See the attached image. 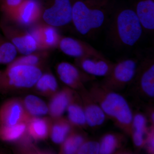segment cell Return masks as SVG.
I'll use <instances>...</instances> for the list:
<instances>
[{
  "label": "cell",
  "instance_id": "1",
  "mask_svg": "<svg viewBox=\"0 0 154 154\" xmlns=\"http://www.w3.org/2000/svg\"><path fill=\"white\" fill-rule=\"evenodd\" d=\"M72 22L80 35L91 38L107 26L113 0H72Z\"/></svg>",
  "mask_w": 154,
  "mask_h": 154
},
{
  "label": "cell",
  "instance_id": "2",
  "mask_svg": "<svg viewBox=\"0 0 154 154\" xmlns=\"http://www.w3.org/2000/svg\"><path fill=\"white\" fill-rule=\"evenodd\" d=\"M107 26L108 40L117 48L134 46L144 33L132 7L115 8Z\"/></svg>",
  "mask_w": 154,
  "mask_h": 154
},
{
  "label": "cell",
  "instance_id": "3",
  "mask_svg": "<svg viewBox=\"0 0 154 154\" xmlns=\"http://www.w3.org/2000/svg\"><path fill=\"white\" fill-rule=\"evenodd\" d=\"M88 90L107 118L112 120L124 134L131 137L133 112L124 96L105 88L100 83H94Z\"/></svg>",
  "mask_w": 154,
  "mask_h": 154
},
{
  "label": "cell",
  "instance_id": "4",
  "mask_svg": "<svg viewBox=\"0 0 154 154\" xmlns=\"http://www.w3.org/2000/svg\"><path fill=\"white\" fill-rule=\"evenodd\" d=\"M42 75L38 66L10 64L0 77V91L12 88H32Z\"/></svg>",
  "mask_w": 154,
  "mask_h": 154
},
{
  "label": "cell",
  "instance_id": "5",
  "mask_svg": "<svg viewBox=\"0 0 154 154\" xmlns=\"http://www.w3.org/2000/svg\"><path fill=\"white\" fill-rule=\"evenodd\" d=\"M140 59L127 58L114 63L111 71L100 84L116 92L122 91L134 79Z\"/></svg>",
  "mask_w": 154,
  "mask_h": 154
},
{
  "label": "cell",
  "instance_id": "6",
  "mask_svg": "<svg viewBox=\"0 0 154 154\" xmlns=\"http://www.w3.org/2000/svg\"><path fill=\"white\" fill-rule=\"evenodd\" d=\"M135 83L139 93L146 99L154 98V58L152 54L140 58L135 76Z\"/></svg>",
  "mask_w": 154,
  "mask_h": 154
},
{
  "label": "cell",
  "instance_id": "7",
  "mask_svg": "<svg viewBox=\"0 0 154 154\" xmlns=\"http://www.w3.org/2000/svg\"><path fill=\"white\" fill-rule=\"evenodd\" d=\"M48 4L42 13V19L46 24L60 28L72 22V0H49Z\"/></svg>",
  "mask_w": 154,
  "mask_h": 154
},
{
  "label": "cell",
  "instance_id": "8",
  "mask_svg": "<svg viewBox=\"0 0 154 154\" xmlns=\"http://www.w3.org/2000/svg\"><path fill=\"white\" fill-rule=\"evenodd\" d=\"M57 72L63 83L76 91L85 88L86 83L96 79V77L86 73L75 65L66 62L58 65Z\"/></svg>",
  "mask_w": 154,
  "mask_h": 154
},
{
  "label": "cell",
  "instance_id": "9",
  "mask_svg": "<svg viewBox=\"0 0 154 154\" xmlns=\"http://www.w3.org/2000/svg\"><path fill=\"white\" fill-rule=\"evenodd\" d=\"M77 92L82 101L87 126L92 128L101 126L105 123L107 117L100 105L85 88Z\"/></svg>",
  "mask_w": 154,
  "mask_h": 154
},
{
  "label": "cell",
  "instance_id": "10",
  "mask_svg": "<svg viewBox=\"0 0 154 154\" xmlns=\"http://www.w3.org/2000/svg\"><path fill=\"white\" fill-rule=\"evenodd\" d=\"M58 46L62 52L75 58L87 57H106L102 53L87 42L71 37L61 38Z\"/></svg>",
  "mask_w": 154,
  "mask_h": 154
},
{
  "label": "cell",
  "instance_id": "11",
  "mask_svg": "<svg viewBox=\"0 0 154 154\" xmlns=\"http://www.w3.org/2000/svg\"><path fill=\"white\" fill-rule=\"evenodd\" d=\"M25 110L23 103L17 99L5 102L0 108V126H11L31 117Z\"/></svg>",
  "mask_w": 154,
  "mask_h": 154
},
{
  "label": "cell",
  "instance_id": "12",
  "mask_svg": "<svg viewBox=\"0 0 154 154\" xmlns=\"http://www.w3.org/2000/svg\"><path fill=\"white\" fill-rule=\"evenodd\" d=\"M75 65L86 73L94 77H106L113 68V64L106 57H87L76 58Z\"/></svg>",
  "mask_w": 154,
  "mask_h": 154
},
{
  "label": "cell",
  "instance_id": "13",
  "mask_svg": "<svg viewBox=\"0 0 154 154\" xmlns=\"http://www.w3.org/2000/svg\"><path fill=\"white\" fill-rule=\"evenodd\" d=\"M99 154H128L131 152L125 148L127 138L125 134L108 132L102 136L99 141Z\"/></svg>",
  "mask_w": 154,
  "mask_h": 154
},
{
  "label": "cell",
  "instance_id": "14",
  "mask_svg": "<svg viewBox=\"0 0 154 154\" xmlns=\"http://www.w3.org/2000/svg\"><path fill=\"white\" fill-rule=\"evenodd\" d=\"M133 8L140 22L144 33L154 31V0H134Z\"/></svg>",
  "mask_w": 154,
  "mask_h": 154
},
{
  "label": "cell",
  "instance_id": "15",
  "mask_svg": "<svg viewBox=\"0 0 154 154\" xmlns=\"http://www.w3.org/2000/svg\"><path fill=\"white\" fill-rule=\"evenodd\" d=\"M75 91L66 87L52 96L48 105V113L53 119L62 116L72 98Z\"/></svg>",
  "mask_w": 154,
  "mask_h": 154
},
{
  "label": "cell",
  "instance_id": "16",
  "mask_svg": "<svg viewBox=\"0 0 154 154\" xmlns=\"http://www.w3.org/2000/svg\"><path fill=\"white\" fill-rule=\"evenodd\" d=\"M41 5L37 0H25L9 16L15 14L16 18L22 25H31L38 19Z\"/></svg>",
  "mask_w": 154,
  "mask_h": 154
},
{
  "label": "cell",
  "instance_id": "17",
  "mask_svg": "<svg viewBox=\"0 0 154 154\" xmlns=\"http://www.w3.org/2000/svg\"><path fill=\"white\" fill-rule=\"evenodd\" d=\"M147 119L146 115L140 112L133 113L131 137L136 148H143L146 135L148 131Z\"/></svg>",
  "mask_w": 154,
  "mask_h": 154
},
{
  "label": "cell",
  "instance_id": "18",
  "mask_svg": "<svg viewBox=\"0 0 154 154\" xmlns=\"http://www.w3.org/2000/svg\"><path fill=\"white\" fill-rule=\"evenodd\" d=\"M66 111L67 119L73 127L85 128L88 127L82 101L77 91H75Z\"/></svg>",
  "mask_w": 154,
  "mask_h": 154
},
{
  "label": "cell",
  "instance_id": "19",
  "mask_svg": "<svg viewBox=\"0 0 154 154\" xmlns=\"http://www.w3.org/2000/svg\"><path fill=\"white\" fill-rule=\"evenodd\" d=\"M4 35L15 45L17 51L23 55L33 54L38 48L37 41L31 33H18L15 35L7 33Z\"/></svg>",
  "mask_w": 154,
  "mask_h": 154
},
{
  "label": "cell",
  "instance_id": "20",
  "mask_svg": "<svg viewBox=\"0 0 154 154\" xmlns=\"http://www.w3.org/2000/svg\"><path fill=\"white\" fill-rule=\"evenodd\" d=\"M50 129V136L54 143L61 144L66 139L73 127L67 119L63 116L54 119Z\"/></svg>",
  "mask_w": 154,
  "mask_h": 154
},
{
  "label": "cell",
  "instance_id": "21",
  "mask_svg": "<svg viewBox=\"0 0 154 154\" xmlns=\"http://www.w3.org/2000/svg\"><path fill=\"white\" fill-rule=\"evenodd\" d=\"M51 125L45 119L31 117L27 122V132L35 140L44 139L49 135Z\"/></svg>",
  "mask_w": 154,
  "mask_h": 154
},
{
  "label": "cell",
  "instance_id": "22",
  "mask_svg": "<svg viewBox=\"0 0 154 154\" xmlns=\"http://www.w3.org/2000/svg\"><path fill=\"white\" fill-rule=\"evenodd\" d=\"M55 28L49 25L42 29L35 30L31 33L36 38L38 46L52 47L58 45L61 38Z\"/></svg>",
  "mask_w": 154,
  "mask_h": 154
},
{
  "label": "cell",
  "instance_id": "23",
  "mask_svg": "<svg viewBox=\"0 0 154 154\" xmlns=\"http://www.w3.org/2000/svg\"><path fill=\"white\" fill-rule=\"evenodd\" d=\"M23 104L26 112L31 117L42 116L48 113V107L46 103L35 95L26 96Z\"/></svg>",
  "mask_w": 154,
  "mask_h": 154
},
{
  "label": "cell",
  "instance_id": "24",
  "mask_svg": "<svg viewBox=\"0 0 154 154\" xmlns=\"http://www.w3.org/2000/svg\"><path fill=\"white\" fill-rule=\"evenodd\" d=\"M87 138L82 133L72 129L64 141L61 144L60 153L77 154L78 149Z\"/></svg>",
  "mask_w": 154,
  "mask_h": 154
},
{
  "label": "cell",
  "instance_id": "25",
  "mask_svg": "<svg viewBox=\"0 0 154 154\" xmlns=\"http://www.w3.org/2000/svg\"><path fill=\"white\" fill-rule=\"evenodd\" d=\"M27 122H22L11 126H0V138L14 142L22 138L27 132Z\"/></svg>",
  "mask_w": 154,
  "mask_h": 154
},
{
  "label": "cell",
  "instance_id": "26",
  "mask_svg": "<svg viewBox=\"0 0 154 154\" xmlns=\"http://www.w3.org/2000/svg\"><path fill=\"white\" fill-rule=\"evenodd\" d=\"M42 95L52 96L58 91V85L55 77L51 73L42 75L35 85Z\"/></svg>",
  "mask_w": 154,
  "mask_h": 154
},
{
  "label": "cell",
  "instance_id": "27",
  "mask_svg": "<svg viewBox=\"0 0 154 154\" xmlns=\"http://www.w3.org/2000/svg\"><path fill=\"white\" fill-rule=\"evenodd\" d=\"M17 54V50L11 42L0 34V64L12 63Z\"/></svg>",
  "mask_w": 154,
  "mask_h": 154
},
{
  "label": "cell",
  "instance_id": "28",
  "mask_svg": "<svg viewBox=\"0 0 154 154\" xmlns=\"http://www.w3.org/2000/svg\"><path fill=\"white\" fill-rule=\"evenodd\" d=\"M99 142L86 139L80 146L77 154H99Z\"/></svg>",
  "mask_w": 154,
  "mask_h": 154
},
{
  "label": "cell",
  "instance_id": "29",
  "mask_svg": "<svg viewBox=\"0 0 154 154\" xmlns=\"http://www.w3.org/2000/svg\"><path fill=\"white\" fill-rule=\"evenodd\" d=\"M25 0H1V9L7 17L17 9Z\"/></svg>",
  "mask_w": 154,
  "mask_h": 154
},
{
  "label": "cell",
  "instance_id": "30",
  "mask_svg": "<svg viewBox=\"0 0 154 154\" xmlns=\"http://www.w3.org/2000/svg\"><path fill=\"white\" fill-rule=\"evenodd\" d=\"M40 62V58L38 56L31 54L19 58L10 64L26 65L37 66Z\"/></svg>",
  "mask_w": 154,
  "mask_h": 154
},
{
  "label": "cell",
  "instance_id": "31",
  "mask_svg": "<svg viewBox=\"0 0 154 154\" xmlns=\"http://www.w3.org/2000/svg\"><path fill=\"white\" fill-rule=\"evenodd\" d=\"M143 148L146 149L148 153H154V125H150L148 131L146 135L144 146Z\"/></svg>",
  "mask_w": 154,
  "mask_h": 154
},
{
  "label": "cell",
  "instance_id": "32",
  "mask_svg": "<svg viewBox=\"0 0 154 154\" xmlns=\"http://www.w3.org/2000/svg\"><path fill=\"white\" fill-rule=\"evenodd\" d=\"M146 116L148 121L149 122L150 125H154V107H149L147 110V115Z\"/></svg>",
  "mask_w": 154,
  "mask_h": 154
},
{
  "label": "cell",
  "instance_id": "33",
  "mask_svg": "<svg viewBox=\"0 0 154 154\" xmlns=\"http://www.w3.org/2000/svg\"><path fill=\"white\" fill-rule=\"evenodd\" d=\"M2 72H0V77H1V75H2Z\"/></svg>",
  "mask_w": 154,
  "mask_h": 154
}]
</instances>
